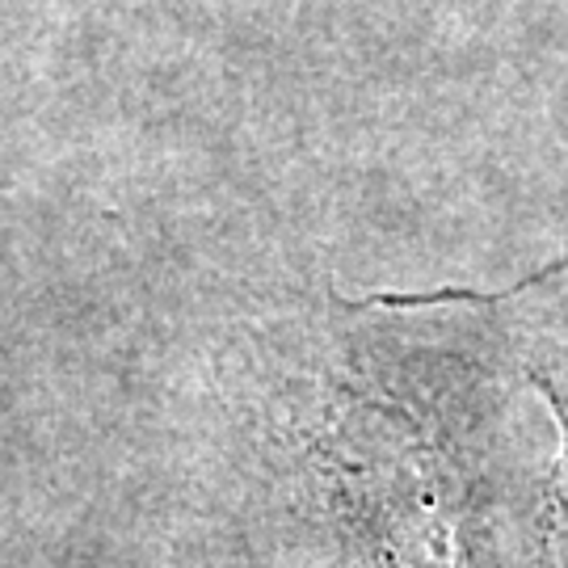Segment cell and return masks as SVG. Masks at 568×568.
Wrapping results in <instances>:
<instances>
[{"label": "cell", "mask_w": 568, "mask_h": 568, "mask_svg": "<svg viewBox=\"0 0 568 568\" xmlns=\"http://www.w3.org/2000/svg\"><path fill=\"white\" fill-rule=\"evenodd\" d=\"M527 379L544 396H548L551 413L560 422V438H565V459H560V480H556V530H560V560L568 568V363L556 358V366L544 363H527Z\"/></svg>", "instance_id": "obj_1"}]
</instances>
